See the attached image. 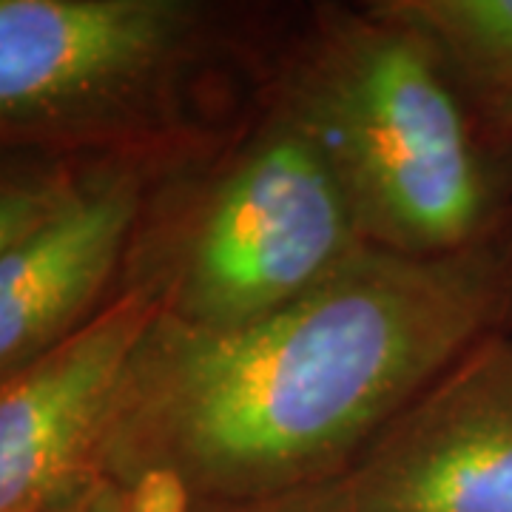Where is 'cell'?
Returning <instances> with one entry per match:
<instances>
[{
    "label": "cell",
    "mask_w": 512,
    "mask_h": 512,
    "mask_svg": "<svg viewBox=\"0 0 512 512\" xmlns=\"http://www.w3.org/2000/svg\"><path fill=\"white\" fill-rule=\"evenodd\" d=\"M507 330L512 225L453 254L367 245L239 328H185L157 311L117 384L97 473L123 512H197L328 484Z\"/></svg>",
    "instance_id": "1"
},
{
    "label": "cell",
    "mask_w": 512,
    "mask_h": 512,
    "mask_svg": "<svg viewBox=\"0 0 512 512\" xmlns=\"http://www.w3.org/2000/svg\"><path fill=\"white\" fill-rule=\"evenodd\" d=\"M276 111L305 128L367 245L453 254L512 225V157L439 55L370 3L330 12L285 74Z\"/></svg>",
    "instance_id": "2"
},
{
    "label": "cell",
    "mask_w": 512,
    "mask_h": 512,
    "mask_svg": "<svg viewBox=\"0 0 512 512\" xmlns=\"http://www.w3.org/2000/svg\"><path fill=\"white\" fill-rule=\"evenodd\" d=\"M362 248L325 154L274 109L185 214L163 217L148 200L123 285L146 288L177 325L228 330L291 305Z\"/></svg>",
    "instance_id": "3"
},
{
    "label": "cell",
    "mask_w": 512,
    "mask_h": 512,
    "mask_svg": "<svg viewBox=\"0 0 512 512\" xmlns=\"http://www.w3.org/2000/svg\"><path fill=\"white\" fill-rule=\"evenodd\" d=\"M205 35L191 0H0V148L160 154Z\"/></svg>",
    "instance_id": "4"
},
{
    "label": "cell",
    "mask_w": 512,
    "mask_h": 512,
    "mask_svg": "<svg viewBox=\"0 0 512 512\" xmlns=\"http://www.w3.org/2000/svg\"><path fill=\"white\" fill-rule=\"evenodd\" d=\"M157 154H106L0 254V382L86 328L120 293Z\"/></svg>",
    "instance_id": "5"
},
{
    "label": "cell",
    "mask_w": 512,
    "mask_h": 512,
    "mask_svg": "<svg viewBox=\"0 0 512 512\" xmlns=\"http://www.w3.org/2000/svg\"><path fill=\"white\" fill-rule=\"evenodd\" d=\"M333 487L353 512H512V330L427 387Z\"/></svg>",
    "instance_id": "6"
},
{
    "label": "cell",
    "mask_w": 512,
    "mask_h": 512,
    "mask_svg": "<svg viewBox=\"0 0 512 512\" xmlns=\"http://www.w3.org/2000/svg\"><path fill=\"white\" fill-rule=\"evenodd\" d=\"M160 311L123 285L86 328L0 382V512H46L97 476V450L128 356Z\"/></svg>",
    "instance_id": "7"
},
{
    "label": "cell",
    "mask_w": 512,
    "mask_h": 512,
    "mask_svg": "<svg viewBox=\"0 0 512 512\" xmlns=\"http://www.w3.org/2000/svg\"><path fill=\"white\" fill-rule=\"evenodd\" d=\"M439 55L461 97L498 143L512 137V0H379Z\"/></svg>",
    "instance_id": "8"
},
{
    "label": "cell",
    "mask_w": 512,
    "mask_h": 512,
    "mask_svg": "<svg viewBox=\"0 0 512 512\" xmlns=\"http://www.w3.org/2000/svg\"><path fill=\"white\" fill-rule=\"evenodd\" d=\"M92 157L0 148V254L35 228Z\"/></svg>",
    "instance_id": "9"
},
{
    "label": "cell",
    "mask_w": 512,
    "mask_h": 512,
    "mask_svg": "<svg viewBox=\"0 0 512 512\" xmlns=\"http://www.w3.org/2000/svg\"><path fill=\"white\" fill-rule=\"evenodd\" d=\"M197 512H353L336 493L333 481L316 484L305 490H293L282 495H265L251 501H231V504H208Z\"/></svg>",
    "instance_id": "10"
},
{
    "label": "cell",
    "mask_w": 512,
    "mask_h": 512,
    "mask_svg": "<svg viewBox=\"0 0 512 512\" xmlns=\"http://www.w3.org/2000/svg\"><path fill=\"white\" fill-rule=\"evenodd\" d=\"M46 512H123V501L109 481L97 473L55 501Z\"/></svg>",
    "instance_id": "11"
}]
</instances>
